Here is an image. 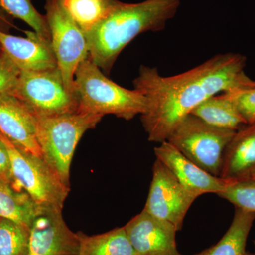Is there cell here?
<instances>
[{
    "label": "cell",
    "instance_id": "23",
    "mask_svg": "<svg viewBox=\"0 0 255 255\" xmlns=\"http://www.w3.org/2000/svg\"><path fill=\"white\" fill-rule=\"evenodd\" d=\"M218 195L232 203L238 209L255 213V179L228 181Z\"/></svg>",
    "mask_w": 255,
    "mask_h": 255
},
{
    "label": "cell",
    "instance_id": "25",
    "mask_svg": "<svg viewBox=\"0 0 255 255\" xmlns=\"http://www.w3.org/2000/svg\"><path fill=\"white\" fill-rule=\"evenodd\" d=\"M21 70L0 52V96L12 95L17 86Z\"/></svg>",
    "mask_w": 255,
    "mask_h": 255
},
{
    "label": "cell",
    "instance_id": "4",
    "mask_svg": "<svg viewBox=\"0 0 255 255\" xmlns=\"http://www.w3.org/2000/svg\"><path fill=\"white\" fill-rule=\"evenodd\" d=\"M36 118L37 140L43 158L70 187V165L77 145L85 132L95 128L103 117L77 111Z\"/></svg>",
    "mask_w": 255,
    "mask_h": 255
},
{
    "label": "cell",
    "instance_id": "26",
    "mask_svg": "<svg viewBox=\"0 0 255 255\" xmlns=\"http://www.w3.org/2000/svg\"><path fill=\"white\" fill-rule=\"evenodd\" d=\"M11 162L7 150L0 139V179H11Z\"/></svg>",
    "mask_w": 255,
    "mask_h": 255
},
{
    "label": "cell",
    "instance_id": "9",
    "mask_svg": "<svg viewBox=\"0 0 255 255\" xmlns=\"http://www.w3.org/2000/svg\"><path fill=\"white\" fill-rule=\"evenodd\" d=\"M196 199L165 165L156 159L145 211L172 223L179 231L182 230L184 218Z\"/></svg>",
    "mask_w": 255,
    "mask_h": 255
},
{
    "label": "cell",
    "instance_id": "29",
    "mask_svg": "<svg viewBox=\"0 0 255 255\" xmlns=\"http://www.w3.org/2000/svg\"><path fill=\"white\" fill-rule=\"evenodd\" d=\"M82 255L81 250H80V255Z\"/></svg>",
    "mask_w": 255,
    "mask_h": 255
},
{
    "label": "cell",
    "instance_id": "21",
    "mask_svg": "<svg viewBox=\"0 0 255 255\" xmlns=\"http://www.w3.org/2000/svg\"><path fill=\"white\" fill-rule=\"evenodd\" d=\"M0 10L10 17L21 20L33 28L38 36L50 41L46 16L37 11L31 0H0Z\"/></svg>",
    "mask_w": 255,
    "mask_h": 255
},
{
    "label": "cell",
    "instance_id": "27",
    "mask_svg": "<svg viewBox=\"0 0 255 255\" xmlns=\"http://www.w3.org/2000/svg\"><path fill=\"white\" fill-rule=\"evenodd\" d=\"M0 26H8V27H15L11 17L5 14L0 10Z\"/></svg>",
    "mask_w": 255,
    "mask_h": 255
},
{
    "label": "cell",
    "instance_id": "16",
    "mask_svg": "<svg viewBox=\"0 0 255 255\" xmlns=\"http://www.w3.org/2000/svg\"><path fill=\"white\" fill-rule=\"evenodd\" d=\"M43 209L12 178L0 179V218L31 228Z\"/></svg>",
    "mask_w": 255,
    "mask_h": 255
},
{
    "label": "cell",
    "instance_id": "15",
    "mask_svg": "<svg viewBox=\"0 0 255 255\" xmlns=\"http://www.w3.org/2000/svg\"><path fill=\"white\" fill-rule=\"evenodd\" d=\"M255 169V124L237 130L223 155L220 177L227 181L246 179Z\"/></svg>",
    "mask_w": 255,
    "mask_h": 255
},
{
    "label": "cell",
    "instance_id": "13",
    "mask_svg": "<svg viewBox=\"0 0 255 255\" xmlns=\"http://www.w3.org/2000/svg\"><path fill=\"white\" fill-rule=\"evenodd\" d=\"M15 36L0 28V48L21 71H43L58 68L51 43L34 31Z\"/></svg>",
    "mask_w": 255,
    "mask_h": 255
},
{
    "label": "cell",
    "instance_id": "1",
    "mask_svg": "<svg viewBox=\"0 0 255 255\" xmlns=\"http://www.w3.org/2000/svg\"><path fill=\"white\" fill-rule=\"evenodd\" d=\"M246 65V57L233 53L214 55L173 76H162L157 68L141 65L133 87L147 99L140 116L149 141H167L183 119L212 96L255 84L245 72Z\"/></svg>",
    "mask_w": 255,
    "mask_h": 255
},
{
    "label": "cell",
    "instance_id": "14",
    "mask_svg": "<svg viewBox=\"0 0 255 255\" xmlns=\"http://www.w3.org/2000/svg\"><path fill=\"white\" fill-rule=\"evenodd\" d=\"M0 134L23 150L43 157L36 137V118L14 96H0Z\"/></svg>",
    "mask_w": 255,
    "mask_h": 255
},
{
    "label": "cell",
    "instance_id": "30",
    "mask_svg": "<svg viewBox=\"0 0 255 255\" xmlns=\"http://www.w3.org/2000/svg\"><path fill=\"white\" fill-rule=\"evenodd\" d=\"M0 52H1V48H0Z\"/></svg>",
    "mask_w": 255,
    "mask_h": 255
},
{
    "label": "cell",
    "instance_id": "10",
    "mask_svg": "<svg viewBox=\"0 0 255 255\" xmlns=\"http://www.w3.org/2000/svg\"><path fill=\"white\" fill-rule=\"evenodd\" d=\"M80 250V233L70 229L62 211L43 209L30 228L27 255H79Z\"/></svg>",
    "mask_w": 255,
    "mask_h": 255
},
{
    "label": "cell",
    "instance_id": "3",
    "mask_svg": "<svg viewBox=\"0 0 255 255\" xmlns=\"http://www.w3.org/2000/svg\"><path fill=\"white\" fill-rule=\"evenodd\" d=\"M73 95L79 112L102 117L112 114L129 121L147 109V99L141 92L112 81L89 55L75 72Z\"/></svg>",
    "mask_w": 255,
    "mask_h": 255
},
{
    "label": "cell",
    "instance_id": "8",
    "mask_svg": "<svg viewBox=\"0 0 255 255\" xmlns=\"http://www.w3.org/2000/svg\"><path fill=\"white\" fill-rule=\"evenodd\" d=\"M44 7L58 68L68 91L73 94L75 72L89 55L86 35L67 14L59 0H46Z\"/></svg>",
    "mask_w": 255,
    "mask_h": 255
},
{
    "label": "cell",
    "instance_id": "20",
    "mask_svg": "<svg viewBox=\"0 0 255 255\" xmlns=\"http://www.w3.org/2000/svg\"><path fill=\"white\" fill-rule=\"evenodd\" d=\"M79 233L83 255H137L124 226L95 236Z\"/></svg>",
    "mask_w": 255,
    "mask_h": 255
},
{
    "label": "cell",
    "instance_id": "6",
    "mask_svg": "<svg viewBox=\"0 0 255 255\" xmlns=\"http://www.w3.org/2000/svg\"><path fill=\"white\" fill-rule=\"evenodd\" d=\"M236 132L212 127L189 114L167 141L201 169L220 177L225 151Z\"/></svg>",
    "mask_w": 255,
    "mask_h": 255
},
{
    "label": "cell",
    "instance_id": "11",
    "mask_svg": "<svg viewBox=\"0 0 255 255\" xmlns=\"http://www.w3.org/2000/svg\"><path fill=\"white\" fill-rule=\"evenodd\" d=\"M124 228L137 255H182L177 248L175 226L144 209Z\"/></svg>",
    "mask_w": 255,
    "mask_h": 255
},
{
    "label": "cell",
    "instance_id": "12",
    "mask_svg": "<svg viewBox=\"0 0 255 255\" xmlns=\"http://www.w3.org/2000/svg\"><path fill=\"white\" fill-rule=\"evenodd\" d=\"M154 152L157 159L196 198L208 193L219 194L227 184L228 181L201 169L168 141L160 143Z\"/></svg>",
    "mask_w": 255,
    "mask_h": 255
},
{
    "label": "cell",
    "instance_id": "18",
    "mask_svg": "<svg viewBox=\"0 0 255 255\" xmlns=\"http://www.w3.org/2000/svg\"><path fill=\"white\" fill-rule=\"evenodd\" d=\"M255 213L236 208L231 226L214 246L194 255H252L246 251V243Z\"/></svg>",
    "mask_w": 255,
    "mask_h": 255
},
{
    "label": "cell",
    "instance_id": "5",
    "mask_svg": "<svg viewBox=\"0 0 255 255\" xmlns=\"http://www.w3.org/2000/svg\"><path fill=\"white\" fill-rule=\"evenodd\" d=\"M0 139L9 154L13 180L38 206L63 211L70 187L63 184L43 157L14 145L1 134Z\"/></svg>",
    "mask_w": 255,
    "mask_h": 255
},
{
    "label": "cell",
    "instance_id": "22",
    "mask_svg": "<svg viewBox=\"0 0 255 255\" xmlns=\"http://www.w3.org/2000/svg\"><path fill=\"white\" fill-rule=\"evenodd\" d=\"M30 228L0 218V255H27Z\"/></svg>",
    "mask_w": 255,
    "mask_h": 255
},
{
    "label": "cell",
    "instance_id": "28",
    "mask_svg": "<svg viewBox=\"0 0 255 255\" xmlns=\"http://www.w3.org/2000/svg\"><path fill=\"white\" fill-rule=\"evenodd\" d=\"M248 178H252V179H255V169H254V170L253 171V172H251V174H250V175L248 176Z\"/></svg>",
    "mask_w": 255,
    "mask_h": 255
},
{
    "label": "cell",
    "instance_id": "17",
    "mask_svg": "<svg viewBox=\"0 0 255 255\" xmlns=\"http://www.w3.org/2000/svg\"><path fill=\"white\" fill-rule=\"evenodd\" d=\"M191 114L219 128L237 131L248 125L232 101L224 93L207 99L196 107Z\"/></svg>",
    "mask_w": 255,
    "mask_h": 255
},
{
    "label": "cell",
    "instance_id": "7",
    "mask_svg": "<svg viewBox=\"0 0 255 255\" xmlns=\"http://www.w3.org/2000/svg\"><path fill=\"white\" fill-rule=\"evenodd\" d=\"M12 96L36 117H51L73 113L78 109L73 94L68 91L59 69L21 71Z\"/></svg>",
    "mask_w": 255,
    "mask_h": 255
},
{
    "label": "cell",
    "instance_id": "24",
    "mask_svg": "<svg viewBox=\"0 0 255 255\" xmlns=\"http://www.w3.org/2000/svg\"><path fill=\"white\" fill-rule=\"evenodd\" d=\"M223 93L232 101L247 124H255V83Z\"/></svg>",
    "mask_w": 255,
    "mask_h": 255
},
{
    "label": "cell",
    "instance_id": "19",
    "mask_svg": "<svg viewBox=\"0 0 255 255\" xmlns=\"http://www.w3.org/2000/svg\"><path fill=\"white\" fill-rule=\"evenodd\" d=\"M70 18L87 34L100 24L119 4V0H59Z\"/></svg>",
    "mask_w": 255,
    "mask_h": 255
},
{
    "label": "cell",
    "instance_id": "2",
    "mask_svg": "<svg viewBox=\"0 0 255 255\" xmlns=\"http://www.w3.org/2000/svg\"><path fill=\"white\" fill-rule=\"evenodd\" d=\"M181 0H145L128 4L119 1L110 15L86 35L89 56L110 74L119 55L138 35L165 28L177 14Z\"/></svg>",
    "mask_w": 255,
    "mask_h": 255
}]
</instances>
